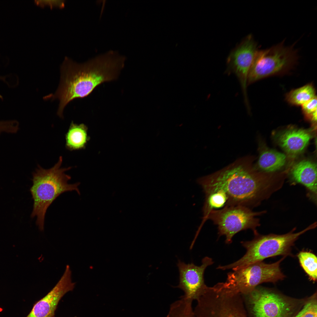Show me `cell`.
<instances>
[{"label":"cell","mask_w":317,"mask_h":317,"mask_svg":"<svg viewBox=\"0 0 317 317\" xmlns=\"http://www.w3.org/2000/svg\"><path fill=\"white\" fill-rule=\"evenodd\" d=\"M249 156L239 158L222 168L197 180L205 196L217 191L227 198L225 206L249 208L258 205L280 186L274 176L258 171Z\"/></svg>","instance_id":"6da1fadb"},{"label":"cell","mask_w":317,"mask_h":317,"mask_svg":"<svg viewBox=\"0 0 317 317\" xmlns=\"http://www.w3.org/2000/svg\"><path fill=\"white\" fill-rule=\"evenodd\" d=\"M60 84L52 99H58L60 102L58 115L63 117L66 105L73 100L82 98L90 94L98 85L108 82L110 78L109 70L100 60L92 58L83 63H78L65 57L60 67Z\"/></svg>","instance_id":"7a4b0ae2"},{"label":"cell","mask_w":317,"mask_h":317,"mask_svg":"<svg viewBox=\"0 0 317 317\" xmlns=\"http://www.w3.org/2000/svg\"><path fill=\"white\" fill-rule=\"evenodd\" d=\"M63 158L48 169L38 166L33 174V184L30 191L33 200L31 217H36V224L41 231L44 230L45 214L48 207L60 195L67 191H75L79 195V182L69 184L71 176L65 173L72 167L61 166Z\"/></svg>","instance_id":"3957f363"},{"label":"cell","mask_w":317,"mask_h":317,"mask_svg":"<svg viewBox=\"0 0 317 317\" xmlns=\"http://www.w3.org/2000/svg\"><path fill=\"white\" fill-rule=\"evenodd\" d=\"M314 223L302 231L294 233V228L290 232L283 235L270 234L266 235L255 234V237L250 241L242 244L246 249L245 255L239 260L230 264L219 266L222 270L232 269L235 271L253 263L263 261L266 258L279 255L292 256L291 249L299 237L306 232L316 227Z\"/></svg>","instance_id":"277c9868"},{"label":"cell","mask_w":317,"mask_h":317,"mask_svg":"<svg viewBox=\"0 0 317 317\" xmlns=\"http://www.w3.org/2000/svg\"><path fill=\"white\" fill-rule=\"evenodd\" d=\"M245 296L250 317H294L308 298L291 297L262 286Z\"/></svg>","instance_id":"5b68a950"},{"label":"cell","mask_w":317,"mask_h":317,"mask_svg":"<svg viewBox=\"0 0 317 317\" xmlns=\"http://www.w3.org/2000/svg\"><path fill=\"white\" fill-rule=\"evenodd\" d=\"M242 295L230 291L220 283L207 286L196 300L195 317H247Z\"/></svg>","instance_id":"8992f818"},{"label":"cell","mask_w":317,"mask_h":317,"mask_svg":"<svg viewBox=\"0 0 317 317\" xmlns=\"http://www.w3.org/2000/svg\"><path fill=\"white\" fill-rule=\"evenodd\" d=\"M234 271L228 274L226 281L222 284L228 290L245 296L262 283H275L282 277L277 262L271 264L258 262Z\"/></svg>","instance_id":"52a82bcc"},{"label":"cell","mask_w":317,"mask_h":317,"mask_svg":"<svg viewBox=\"0 0 317 317\" xmlns=\"http://www.w3.org/2000/svg\"><path fill=\"white\" fill-rule=\"evenodd\" d=\"M297 59L293 47L281 43L258 51L249 71L248 85L267 77L285 73L294 65Z\"/></svg>","instance_id":"ba28073f"},{"label":"cell","mask_w":317,"mask_h":317,"mask_svg":"<svg viewBox=\"0 0 317 317\" xmlns=\"http://www.w3.org/2000/svg\"><path fill=\"white\" fill-rule=\"evenodd\" d=\"M262 213L253 212L242 206H225L222 209L210 211L203 217V221H212L217 226L219 235H225L226 243L230 244L233 236L241 231L250 229L257 234L256 228L259 225L256 216Z\"/></svg>","instance_id":"9c48e42d"},{"label":"cell","mask_w":317,"mask_h":317,"mask_svg":"<svg viewBox=\"0 0 317 317\" xmlns=\"http://www.w3.org/2000/svg\"><path fill=\"white\" fill-rule=\"evenodd\" d=\"M258 51L256 43L249 36L231 53L227 61V72L234 74L238 78L245 106L249 105L247 90L248 75Z\"/></svg>","instance_id":"30bf717a"},{"label":"cell","mask_w":317,"mask_h":317,"mask_svg":"<svg viewBox=\"0 0 317 317\" xmlns=\"http://www.w3.org/2000/svg\"><path fill=\"white\" fill-rule=\"evenodd\" d=\"M213 263L212 259L207 257L202 259L200 266L178 261L177 265L179 272V282L176 287L184 291V294L182 297L193 301L202 294L207 286L203 278L205 270Z\"/></svg>","instance_id":"8fae6325"},{"label":"cell","mask_w":317,"mask_h":317,"mask_svg":"<svg viewBox=\"0 0 317 317\" xmlns=\"http://www.w3.org/2000/svg\"><path fill=\"white\" fill-rule=\"evenodd\" d=\"M70 266H66L65 271L54 287L33 306L26 317H55V312L62 297L74 289L75 283L71 279Z\"/></svg>","instance_id":"7c38bea8"},{"label":"cell","mask_w":317,"mask_h":317,"mask_svg":"<svg viewBox=\"0 0 317 317\" xmlns=\"http://www.w3.org/2000/svg\"><path fill=\"white\" fill-rule=\"evenodd\" d=\"M310 138V134L305 130L291 129L280 134L278 138V141L286 152L294 155L298 154L304 149Z\"/></svg>","instance_id":"4fadbf2b"},{"label":"cell","mask_w":317,"mask_h":317,"mask_svg":"<svg viewBox=\"0 0 317 317\" xmlns=\"http://www.w3.org/2000/svg\"><path fill=\"white\" fill-rule=\"evenodd\" d=\"M291 175L294 181L304 186L316 197L317 166L315 163L307 160L299 162L293 167Z\"/></svg>","instance_id":"5bb4252c"},{"label":"cell","mask_w":317,"mask_h":317,"mask_svg":"<svg viewBox=\"0 0 317 317\" xmlns=\"http://www.w3.org/2000/svg\"><path fill=\"white\" fill-rule=\"evenodd\" d=\"M87 132L86 125L77 124L72 121L65 135L66 148L71 151L84 148L89 139Z\"/></svg>","instance_id":"9a60e30c"},{"label":"cell","mask_w":317,"mask_h":317,"mask_svg":"<svg viewBox=\"0 0 317 317\" xmlns=\"http://www.w3.org/2000/svg\"><path fill=\"white\" fill-rule=\"evenodd\" d=\"M286 157L283 153L272 149H266L260 153L257 167L267 172L279 170L284 165Z\"/></svg>","instance_id":"2e32d148"},{"label":"cell","mask_w":317,"mask_h":317,"mask_svg":"<svg viewBox=\"0 0 317 317\" xmlns=\"http://www.w3.org/2000/svg\"><path fill=\"white\" fill-rule=\"evenodd\" d=\"M315 88L312 84H308L292 90L286 95V99L289 104L301 106L316 96Z\"/></svg>","instance_id":"e0dca14e"},{"label":"cell","mask_w":317,"mask_h":317,"mask_svg":"<svg viewBox=\"0 0 317 317\" xmlns=\"http://www.w3.org/2000/svg\"><path fill=\"white\" fill-rule=\"evenodd\" d=\"M301 267L313 281L316 280L317 277V258L316 256L310 252L300 251L297 254Z\"/></svg>","instance_id":"ac0fdd59"},{"label":"cell","mask_w":317,"mask_h":317,"mask_svg":"<svg viewBox=\"0 0 317 317\" xmlns=\"http://www.w3.org/2000/svg\"><path fill=\"white\" fill-rule=\"evenodd\" d=\"M192 301L181 296L170 305L166 317H195L192 308Z\"/></svg>","instance_id":"d6986e66"},{"label":"cell","mask_w":317,"mask_h":317,"mask_svg":"<svg viewBox=\"0 0 317 317\" xmlns=\"http://www.w3.org/2000/svg\"><path fill=\"white\" fill-rule=\"evenodd\" d=\"M227 201L225 194L221 191H217L205 196L203 207L204 216L210 210L225 206Z\"/></svg>","instance_id":"ffe728a7"},{"label":"cell","mask_w":317,"mask_h":317,"mask_svg":"<svg viewBox=\"0 0 317 317\" xmlns=\"http://www.w3.org/2000/svg\"><path fill=\"white\" fill-rule=\"evenodd\" d=\"M317 291L308 296L305 304L294 317H317Z\"/></svg>","instance_id":"44dd1931"},{"label":"cell","mask_w":317,"mask_h":317,"mask_svg":"<svg viewBox=\"0 0 317 317\" xmlns=\"http://www.w3.org/2000/svg\"><path fill=\"white\" fill-rule=\"evenodd\" d=\"M317 104L316 96L301 106L303 113L314 122L316 121L317 119Z\"/></svg>","instance_id":"7402d4cb"},{"label":"cell","mask_w":317,"mask_h":317,"mask_svg":"<svg viewBox=\"0 0 317 317\" xmlns=\"http://www.w3.org/2000/svg\"><path fill=\"white\" fill-rule=\"evenodd\" d=\"M18 122L16 120H0V135L3 133L14 134L19 130Z\"/></svg>","instance_id":"603a6c76"},{"label":"cell","mask_w":317,"mask_h":317,"mask_svg":"<svg viewBox=\"0 0 317 317\" xmlns=\"http://www.w3.org/2000/svg\"><path fill=\"white\" fill-rule=\"evenodd\" d=\"M65 1L63 0H39L35 1V3L41 7L49 6L51 8L56 7L61 8L65 5Z\"/></svg>","instance_id":"cb8c5ba5"}]
</instances>
